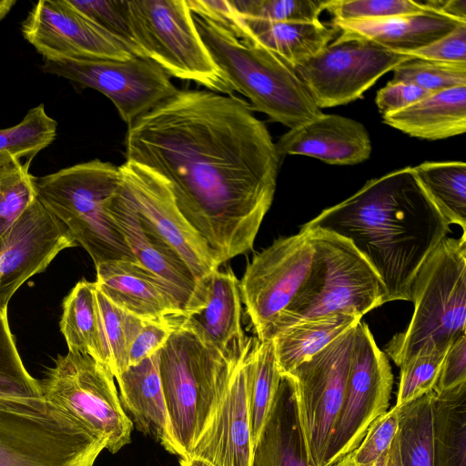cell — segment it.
Instances as JSON below:
<instances>
[{"instance_id": "cell-36", "label": "cell", "mask_w": 466, "mask_h": 466, "mask_svg": "<svg viewBox=\"0 0 466 466\" xmlns=\"http://www.w3.org/2000/svg\"><path fill=\"white\" fill-rule=\"evenodd\" d=\"M32 161H0V244L21 215L37 199Z\"/></svg>"}, {"instance_id": "cell-27", "label": "cell", "mask_w": 466, "mask_h": 466, "mask_svg": "<svg viewBox=\"0 0 466 466\" xmlns=\"http://www.w3.org/2000/svg\"><path fill=\"white\" fill-rule=\"evenodd\" d=\"M383 122L410 137L438 140L466 131V86L431 94L419 102L382 116Z\"/></svg>"}, {"instance_id": "cell-34", "label": "cell", "mask_w": 466, "mask_h": 466, "mask_svg": "<svg viewBox=\"0 0 466 466\" xmlns=\"http://www.w3.org/2000/svg\"><path fill=\"white\" fill-rule=\"evenodd\" d=\"M433 391L400 407L399 447L401 466H434Z\"/></svg>"}, {"instance_id": "cell-13", "label": "cell", "mask_w": 466, "mask_h": 466, "mask_svg": "<svg viewBox=\"0 0 466 466\" xmlns=\"http://www.w3.org/2000/svg\"><path fill=\"white\" fill-rule=\"evenodd\" d=\"M42 71L102 93L128 127L179 90L157 64L145 57L45 60Z\"/></svg>"}, {"instance_id": "cell-6", "label": "cell", "mask_w": 466, "mask_h": 466, "mask_svg": "<svg viewBox=\"0 0 466 466\" xmlns=\"http://www.w3.org/2000/svg\"><path fill=\"white\" fill-rule=\"evenodd\" d=\"M465 236L444 238L419 269L411 286L410 325L385 346L384 353L397 366L419 352L447 350L466 336Z\"/></svg>"}, {"instance_id": "cell-37", "label": "cell", "mask_w": 466, "mask_h": 466, "mask_svg": "<svg viewBox=\"0 0 466 466\" xmlns=\"http://www.w3.org/2000/svg\"><path fill=\"white\" fill-rule=\"evenodd\" d=\"M96 296L109 353V370L116 378L128 368L131 345L145 320L116 306L97 288Z\"/></svg>"}, {"instance_id": "cell-28", "label": "cell", "mask_w": 466, "mask_h": 466, "mask_svg": "<svg viewBox=\"0 0 466 466\" xmlns=\"http://www.w3.org/2000/svg\"><path fill=\"white\" fill-rule=\"evenodd\" d=\"M241 19L247 29V36L242 40L267 48L294 67L316 56L339 34L332 23L326 25L320 20L269 23Z\"/></svg>"}, {"instance_id": "cell-38", "label": "cell", "mask_w": 466, "mask_h": 466, "mask_svg": "<svg viewBox=\"0 0 466 466\" xmlns=\"http://www.w3.org/2000/svg\"><path fill=\"white\" fill-rule=\"evenodd\" d=\"M8 303L0 301V396L40 399V380L25 370L8 323Z\"/></svg>"}, {"instance_id": "cell-19", "label": "cell", "mask_w": 466, "mask_h": 466, "mask_svg": "<svg viewBox=\"0 0 466 466\" xmlns=\"http://www.w3.org/2000/svg\"><path fill=\"white\" fill-rule=\"evenodd\" d=\"M108 211L137 262L173 289L186 318L201 309L205 287L198 285L180 255L140 217L122 181Z\"/></svg>"}, {"instance_id": "cell-22", "label": "cell", "mask_w": 466, "mask_h": 466, "mask_svg": "<svg viewBox=\"0 0 466 466\" xmlns=\"http://www.w3.org/2000/svg\"><path fill=\"white\" fill-rule=\"evenodd\" d=\"M276 144L279 156L303 155L330 165H356L367 160L371 141L366 127L352 118L324 114L289 129Z\"/></svg>"}, {"instance_id": "cell-50", "label": "cell", "mask_w": 466, "mask_h": 466, "mask_svg": "<svg viewBox=\"0 0 466 466\" xmlns=\"http://www.w3.org/2000/svg\"><path fill=\"white\" fill-rule=\"evenodd\" d=\"M418 2L426 11L441 14L460 22H466V0H428Z\"/></svg>"}, {"instance_id": "cell-20", "label": "cell", "mask_w": 466, "mask_h": 466, "mask_svg": "<svg viewBox=\"0 0 466 466\" xmlns=\"http://www.w3.org/2000/svg\"><path fill=\"white\" fill-rule=\"evenodd\" d=\"M254 339L250 338L217 412L187 458L200 460L212 466H251L254 446L247 377L248 358Z\"/></svg>"}, {"instance_id": "cell-12", "label": "cell", "mask_w": 466, "mask_h": 466, "mask_svg": "<svg viewBox=\"0 0 466 466\" xmlns=\"http://www.w3.org/2000/svg\"><path fill=\"white\" fill-rule=\"evenodd\" d=\"M409 58L339 31L319 53L294 68L321 109L355 101L384 74Z\"/></svg>"}, {"instance_id": "cell-44", "label": "cell", "mask_w": 466, "mask_h": 466, "mask_svg": "<svg viewBox=\"0 0 466 466\" xmlns=\"http://www.w3.org/2000/svg\"><path fill=\"white\" fill-rule=\"evenodd\" d=\"M400 407L394 405L368 428L357 448L349 453L356 466L373 465L392 445L399 433Z\"/></svg>"}, {"instance_id": "cell-26", "label": "cell", "mask_w": 466, "mask_h": 466, "mask_svg": "<svg viewBox=\"0 0 466 466\" xmlns=\"http://www.w3.org/2000/svg\"><path fill=\"white\" fill-rule=\"evenodd\" d=\"M339 31L366 38L391 52L409 55L453 30L460 22L425 11L383 19L332 22Z\"/></svg>"}, {"instance_id": "cell-7", "label": "cell", "mask_w": 466, "mask_h": 466, "mask_svg": "<svg viewBox=\"0 0 466 466\" xmlns=\"http://www.w3.org/2000/svg\"><path fill=\"white\" fill-rule=\"evenodd\" d=\"M307 230L314 247L309 275L275 324L270 339L307 319L339 313L361 318L385 303L381 279L349 240L320 229Z\"/></svg>"}, {"instance_id": "cell-4", "label": "cell", "mask_w": 466, "mask_h": 466, "mask_svg": "<svg viewBox=\"0 0 466 466\" xmlns=\"http://www.w3.org/2000/svg\"><path fill=\"white\" fill-rule=\"evenodd\" d=\"M198 34L234 92L247 96L251 108L289 129L320 116L305 84L290 66L267 48L242 40L228 29L193 14Z\"/></svg>"}, {"instance_id": "cell-11", "label": "cell", "mask_w": 466, "mask_h": 466, "mask_svg": "<svg viewBox=\"0 0 466 466\" xmlns=\"http://www.w3.org/2000/svg\"><path fill=\"white\" fill-rule=\"evenodd\" d=\"M314 247L309 230L279 238L257 253L239 280L241 301L256 338L270 339L271 331L307 280Z\"/></svg>"}, {"instance_id": "cell-39", "label": "cell", "mask_w": 466, "mask_h": 466, "mask_svg": "<svg viewBox=\"0 0 466 466\" xmlns=\"http://www.w3.org/2000/svg\"><path fill=\"white\" fill-rule=\"evenodd\" d=\"M243 19L269 23H306L319 21L327 0H229Z\"/></svg>"}, {"instance_id": "cell-24", "label": "cell", "mask_w": 466, "mask_h": 466, "mask_svg": "<svg viewBox=\"0 0 466 466\" xmlns=\"http://www.w3.org/2000/svg\"><path fill=\"white\" fill-rule=\"evenodd\" d=\"M159 351L115 379L123 410L137 431L177 455L158 370Z\"/></svg>"}, {"instance_id": "cell-30", "label": "cell", "mask_w": 466, "mask_h": 466, "mask_svg": "<svg viewBox=\"0 0 466 466\" xmlns=\"http://www.w3.org/2000/svg\"><path fill=\"white\" fill-rule=\"evenodd\" d=\"M360 319L343 313L328 315L301 321L279 332L272 339L281 376L291 372Z\"/></svg>"}, {"instance_id": "cell-3", "label": "cell", "mask_w": 466, "mask_h": 466, "mask_svg": "<svg viewBox=\"0 0 466 466\" xmlns=\"http://www.w3.org/2000/svg\"><path fill=\"white\" fill-rule=\"evenodd\" d=\"M249 340L246 337L223 352L204 340L184 319L160 350L159 377L179 458L188 457L213 419Z\"/></svg>"}, {"instance_id": "cell-45", "label": "cell", "mask_w": 466, "mask_h": 466, "mask_svg": "<svg viewBox=\"0 0 466 466\" xmlns=\"http://www.w3.org/2000/svg\"><path fill=\"white\" fill-rule=\"evenodd\" d=\"M408 56L441 63L466 64V23L459 24L444 36Z\"/></svg>"}, {"instance_id": "cell-51", "label": "cell", "mask_w": 466, "mask_h": 466, "mask_svg": "<svg viewBox=\"0 0 466 466\" xmlns=\"http://www.w3.org/2000/svg\"><path fill=\"white\" fill-rule=\"evenodd\" d=\"M331 466H356L351 461L349 454L342 459L332 464ZM371 466H401L400 447H399V433L396 436L390 448Z\"/></svg>"}, {"instance_id": "cell-2", "label": "cell", "mask_w": 466, "mask_h": 466, "mask_svg": "<svg viewBox=\"0 0 466 466\" xmlns=\"http://www.w3.org/2000/svg\"><path fill=\"white\" fill-rule=\"evenodd\" d=\"M301 228L349 240L381 279L385 303L411 301L419 269L450 232L449 222L420 186L413 167L367 181Z\"/></svg>"}, {"instance_id": "cell-33", "label": "cell", "mask_w": 466, "mask_h": 466, "mask_svg": "<svg viewBox=\"0 0 466 466\" xmlns=\"http://www.w3.org/2000/svg\"><path fill=\"white\" fill-rule=\"evenodd\" d=\"M281 379L273 339L255 338L248 358L247 392L253 446L274 401Z\"/></svg>"}, {"instance_id": "cell-5", "label": "cell", "mask_w": 466, "mask_h": 466, "mask_svg": "<svg viewBox=\"0 0 466 466\" xmlns=\"http://www.w3.org/2000/svg\"><path fill=\"white\" fill-rule=\"evenodd\" d=\"M120 183L118 167L100 159L34 177L37 199L64 224L95 266L117 259L137 262L108 211Z\"/></svg>"}, {"instance_id": "cell-47", "label": "cell", "mask_w": 466, "mask_h": 466, "mask_svg": "<svg viewBox=\"0 0 466 466\" xmlns=\"http://www.w3.org/2000/svg\"><path fill=\"white\" fill-rule=\"evenodd\" d=\"M187 3L194 15L215 22L240 39L246 37L245 25L229 0H187Z\"/></svg>"}, {"instance_id": "cell-1", "label": "cell", "mask_w": 466, "mask_h": 466, "mask_svg": "<svg viewBox=\"0 0 466 466\" xmlns=\"http://www.w3.org/2000/svg\"><path fill=\"white\" fill-rule=\"evenodd\" d=\"M125 157L166 181L219 265L253 249L274 198L280 156L245 101L178 90L128 127Z\"/></svg>"}, {"instance_id": "cell-41", "label": "cell", "mask_w": 466, "mask_h": 466, "mask_svg": "<svg viewBox=\"0 0 466 466\" xmlns=\"http://www.w3.org/2000/svg\"><path fill=\"white\" fill-rule=\"evenodd\" d=\"M97 26L122 43L134 56L144 57L134 31L127 0H68Z\"/></svg>"}, {"instance_id": "cell-9", "label": "cell", "mask_w": 466, "mask_h": 466, "mask_svg": "<svg viewBox=\"0 0 466 466\" xmlns=\"http://www.w3.org/2000/svg\"><path fill=\"white\" fill-rule=\"evenodd\" d=\"M139 48L169 76L234 96L194 22L187 0H127Z\"/></svg>"}, {"instance_id": "cell-43", "label": "cell", "mask_w": 466, "mask_h": 466, "mask_svg": "<svg viewBox=\"0 0 466 466\" xmlns=\"http://www.w3.org/2000/svg\"><path fill=\"white\" fill-rule=\"evenodd\" d=\"M325 10L332 22L376 20L426 11L414 0H327Z\"/></svg>"}, {"instance_id": "cell-29", "label": "cell", "mask_w": 466, "mask_h": 466, "mask_svg": "<svg viewBox=\"0 0 466 466\" xmlns=\"http://www.w3.org/2000/svg\"><path fill=\"white\" fill-rule=\"evenodd\" d=\"M62 309L60 330L68 351L88 355L109 369L96 283L78 281L64 299Z\"/></svg>"}, {"instance_id": "cell-35", "label": "cell", "mask_w": 466, "mask_h": 466, "mask_svg": "<svg viewBox=\"0 0 466 466\" xmlns=\"http://www.w3.org/2000/svg\"><path fill=\"white\" fill-rule=\"evenodd\" d=\"M57 122L40 104L28 110L22 121L14 127L0 129V161L15 158L32 161L56 137Z\"/></svg>"}, {"instance_id": "cell-18", "label": "cell", "mask_w": 466, "mask_h": 466, "mask_svg": "<svg viewBox=\"0 0 466 466\" xmlns=\"http://www.w3.org/2000/svg\"><path fill=\"white\" fill-rule=\"evenodd\" d=\"M76 245L64 224L36 199L0 244V301L8 303L29 278Z\"/></svg>"}, {"instance_id": "cell-32", "label": "cell", "mask_w": 466, "mask_h": 466, "mask_svg": "<svg viewBox=\"0 0 466 466\" xmlns=\"http://www.w3.org/2000/svg\"><path fill=\"white\" fill-rule=\"evenodd\" d=\"M420 186L449 222L466 230V164L463 161L423 162L413 167Z\"/></svg>"}, {"instance_id": "cell-17", "label": "cell", "mask_w": 466, "mask_h": 466, "mask_svg": "<svg viewBox=\"0 0 466 466\" xmlns=\"http://www.w3.org/2000/svg\"><path fill=\"white\" fill-rule=\"evenodd\" d=\"M118 168L122 184L137 213L180 255L203 288V280L220 265L178 210L166 181L132 162L126 161Z\"/></svg>"}, {"instance_id": "cell-40", "label": "cell", "mask_w": 466, "mask_h": 466, "mask_svg": "<svg viewBox=\"0 0 466 466\" xmlns=\"http://www.w3.org/2000/svg\"><path fill=\"white\" fill-rule=\"evenodd\" d=\"M391 82L413 84L431 93L466 86V64H450L410 57L393 70Z\"/></svg>"}, {"instance_id": "cell-23", "label": "cell", "mask_w": 466, "mask_h": 466, "mask_svg": "<svg viewBox=\"0 0 466 466\" xmlns=\"http://www.w3.org/2000/svg\"><path fill=\"white\" fill-rule=\"evenodd\" d=\"M251 466H316L303 431L295 383L282 375L254 444Z\"/></svg>"}, {"instance_id": "cell-10", "label": "cell", "mask_w": 466, "mask_h": 466, "mask_svg": "<svg viewBox=\"0 0 466 466\" xmlns=\"http://www.w3.org/2000/svg\"><path fill=\"white\" fill-rule=\"evenodd\" d=\"M114 379L109 369L92 357L68 351L56 357L40 381L43 398L104 440L111 453L131 441L134 429Z\"/></svg>"}, {"instance_id": "cell-49", "label": "cell", "mask_w": 466, "mask_h": 466, "mask_svg": "<svg viewBox=\"0 0 466 466\" xmlns=\"http://www.w3.org/2000/svg\"><path fill=\"white\" fill-rule=\"evenodd\" d=\"M466 383V336L448 350L433 389L436 394L451 390Z\"/></svg>"}, {"instance_id": "cell-8", "label": "cell", "mask_w": 466, "mask_h": 466, "mask_svg": "<svg viewBox=\"0 0 466 466\" xmlns=\"http://www.w3.org/2000/svg\"><path fill=\"white\" fill-rule=\"evenodd\" d=\"M106 447L43 397L0 396V466H93Z\"/></svg>"}, {"instance_id": "cell-16", "label": "cell", "mask_w": 466, "mask_h": 466, "mask_svg": "<svg viewBox=\"0 0 466 466\" xmlns=\"http://www.w3.org/2000/svg\"><path fill=\"white\" fill-rule=\"evenodd\" d=\"M24 38L45 60L113 59L134 56L68 0H42L22 23Z\"/></svg>"}, {"instance_id": "cell-31", "label": "cell", "mask_w": 466, "mask_h": 466, "mask_svg": "<svg viewBox=\"0 0 466 466\" xmlns=\"http://www.w3.org/2000/svg\"><path fill=\"white\" fill-rule=\"evenodd\" d=\"M432 412L434 466H466V383L433 391Z\"/></svg>"}, {"instance_id": "cell-14", "label": "cell", "mask_w": 466, "mask_h": 466, "mask_svg": "<svg viewBox=\"0 0 466 466\" xmlns=\"http://www.w3.org/2000/svg\"><path fill=\"white\" fill-rule=\"evenodd\" d=\"M392 382L386 354L377 346L368 325L360 320L345 396L323 466H331L357 448L373 420L387 411Z\"/></svg>"}, {"instance_id": "cell-21", "label": "cell", "mask_w": 466, "mask_h": 466, "mask_svg": "<svg viewBox=\"0 0 466 466\" xmlns=\"http://www.w3.org/2000/svg\"><path fill=\"white\" fill-rule=\"evenodd\" d=\"M95 267L97 289L118 308L144 320L185 319L173 289L140 263L117 259Z\"/></svg>"}, {"instance_id": "cell-42", "label": "cell", "mask_w": 466, "mask_h": 466, "mask_svg": "<svg viewBox=\"0 0 466 466\" xmlns=\"http://www.w3.org/2000/svg\"><path fill=\"white\" fill-rule=\"evenodd\" d=\"M447 351L419 352L400 367L395 406L407 405L433 390Z\"/></svg>"}, {"instance_id": "cell-52", "label": "cell", "mask_w": 466, "mask_h": 466, "mask_svg": "<svg viewBox=\"0 0 466 466\" xmlns=\"http://www.w3.org/2000/svg\"><path fill=\"white\" fill-rule=\"evenodd\" d=\"M15 4V0H0V20L7 15Z\"/></svg>"}, {"instance_id": "cell-48", "label": "cell", "mask_w": 466, "mask_h": 466, "mask_svg": "<svg viewBox=\"0 0 466 466\" xmlns=\"http://www.w3.org/2000/svg\"><path fill=\"white\" fill-rule=\"evenodd\" d=\"M431 94L432 93L410 83L389 81L378 90L375 103L384 116L402 110Z\"/></svg>"}, {"instance_id": "cell-25", "label": "cell", "mask_w": 466, "mask_h": 466, "mask_svg": "<svg viewBox=\"0 0 466 466\" xmlns=\"http://www.w3.org/2000/svg\"><path fill=\"white\" fill-rule=\"evenodd\" d=\"M203 283L204 306L185 321L208 343L223 352L229 351L246 338L241 327L239 280L228 268L215 270Z\"/></svg>"}, {"instance_id": "cell-15", "label": "cell", "mask_w": 466, "mask_h": 466, "mask_svg": "<svg viewBox=\"0 0 466 466\" xmlns=\"http://www.w3.org/2000/svg\"><path fill=\"white\" fill-rule=\"evenodd\" d=\"M356 325L287 374L295 383L303 431L316 466L324 464L345 396Z\"/></svg>"}, {"instance_id": "cell-53", "label": "cell", "mask_w": 466, "mask_h": 466, "mask_svg": "<svg viewBox=\"0 0 466 466\" xmlns=\"http://www.w3.org/2000/svg\"><path fill=\"white\" fill-rule=\"evenodd\" d=\"M180 466H212L205 461L197 459L191 458H180L179 459Z\"/></svg>"}, {"instance_id": "cell-46", "label": "cell", "mask_w": 466, "mask_h": 466, "mask_svg": "<svg viewBox=\"0 0 466 466\" xmlns=\"http://www.w3.org/2000/svg\"><path fill=\"white\" fill-rule=\"evenodd\" d=\"M183 320H145L140 331L131 345L128 357L129 366L137 364L143 360L160 351L175 328Z\"/></svg>"}]
</instances>
